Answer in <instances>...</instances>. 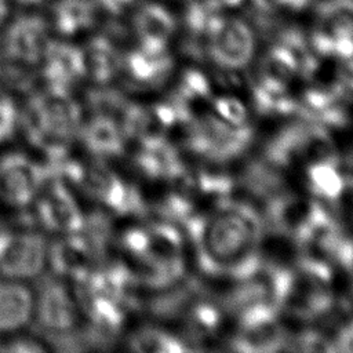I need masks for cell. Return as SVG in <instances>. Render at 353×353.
<instances>
[{
    "mask_svg": "<svg viewBox=\"0 0 353 353\" xmlns=\"http://www.w3.org/2000/svg\"><path fill=\"white\" fill-rule=\"evenodd\" d=\"M85 146L98 157L120 156L124 149V134L120 123L110 114H97L83 120L80 134Z\"/></svg>",
    "mask_w": 353,
    "mask_h": 353,
    "instance_id": "cell-14",
    "label": "cell"
},
{
    "mask_svg": "<svg viewBox=\"0 0 353 353\" xmlns=\"http://www.w3.org/2000/svg\"><path fill=\"white\" fill-rule=\"evenodd\" d=\"M347 273H350V274H352V279H353V262H352V265H350V268H349Z\"/></svg>",
    "mask_w": 353,
    "mask_h": 353,
    "instance_id": "cell-35",
    "label": "cell"
},
{
    "mask_svg": "<svg viewBox=\"0 0 353 353\" xmlns=\"http://www.w3.org/2000/svg\"><path fill=\"white\" fill-rule=\"evenodd\" d=\"M8 15V4L7 0H0V26L6 22Z\"/></svg>",
    "mask_w": 353,
    "mask_h": 353,
    "instance_id": "cell-33",
    "label": "cell"
},
{
    "mask_svg": "<svg viewBox=\"0 0 353 353\" xmlns=\"http://www.w3.org/2000/svg\"><path fill=\"white\" fill-rule=\"evenodd\" d=\"M313 0H273V6L276 11L285 12H302L306 11Z\"/></svg>",
    "mask_w": 353,
    "mask_h": 353,
    "instance_id": "cell-30",
    "label": "cell"
},
{
    "mask_svg": "<svg viewBox=\"0 0 353 353\" xmlns=\"http://www.w3.org/2000/svg\"><path fill=\"white\" fill-rule=\"evenodd\" d=\"M28 117L34 137L52 149L69 143L80 134L83 124L81 109L69 95V91L50 87L32 98L28 106Z\"/></svg>",
    "mask_w": 353,
    "mask_h": 353,
    "instance_id": "cell-3",
    "label": "cell"
},
{
    "mask_svg": "<svg viewBox=\"0 0 353 353\" xmlns=\"http://www.w3.org/2000/svg\"><path fill=\"white\" fill-rule=\"evenodd\" d=\"M287 334L277 320L255 327L239 328L230 339V349L237 352H276L283 350Z\"/></svg>",
    "mask_w": 353,
    "mask_h": 353,
    "instance_id": "cell-19",
    "label": "cell"
},
{
    "mask_svg": "<svg viewBox=\"0 0 353 353\" xmlns=\"http://www.w3.org/2000/svg\"><path fill=\"white\" fill-rule=\"evenodd\" d=\"M48 350H50V346L33 335H25V334L17 332L12 335H7V338L4 339H0V352L23 353V352H48Z\"/></svg>",
    "mask_w": 353,
    "mask_h": 353,
    "instance_id": "cell-27",
    "label": "cell"
},
{
    "mask_svg": "<svg viewBox=\"0 0 353 353\" xmlns=\"http://www.w3.org/2000/svg\"><path fill=\"white\" fill-rule=\"evenodd\" d=\"M121 245L130 255L135 256L138 261L148 255L152 245V237L148 228L127 229L121 236Z\"/></svg>",
    "mask_w": 353,
    "mask_h": 353,
    "instance_id": "cell-26",
    "label": "cell"
},
{
    "mask_svg": "<svg viewBox=\"0 0 353 353\" xmlns=\"http://www.w3.org/2000/svg\"><path fill=\"white\" fill-rule=\"evenodd\" d=\"M40 66L50 88L69 91L79 80L85 79L83 50L68 41L51 40Z\"/></svg>",
    "mask_w": 353,
    "mask_h": 353,
    "instance_id": "cell-11",
    "label": "cell"
},
{
    "mask_svg": "<svg viewBox=\"0 0 353 353\" xmlns=\"http://www.w3.org/2000/svg\"><path fill=\"white\" fill-rule=\"evenodd\" d=\"M77 234L79 233L61 236L62 239L57 244H50L48 265H54L62 277L90 274L88 265L92 254L91 247Z\"/></svg>",
    "mask_w": 353,
    "mask_h": 353,
    "instance_id": "cell-17",
    "label": "cell"
},
{
    "mask_svg": "<svg viewBox=\"0 0 353 353\" xmlns=\"http://www.w3.org/2000/svg\"><path fill=\"white\" fill-rule=\"evenodd\" d=\"M208 58L223 70L247 66L256 50L254 28L234 14H223L204 37Z\"/></svg>",
    "mask_w": 353,
    "mask_h": 353,
    "instance_id": "cell-5",
    "label": "cell"
},
{
    "mask_svg": "<svg viewBox=\"0 0 353 353\" xmlns=\"http://www.w3.org/2000/svg\"><path fill=\"white\" fill-rule=\"evenodd\" d=\"M34 319L47 331L70 332L83 320L81 301L63 280H51L34 292Z\"/></svg>",
    "mask_w": 353,
    "mask_h": 353,
    "instance_id": "cell-7",
    "label": "cell"
},
{
    "mask_svg": "<svg viewBox=\"0 0 353 353\" xmlns=\"http://www.w3.org/2000/svg\"><path fill=\"white\" fill-rule=\"evenodd\" d=\"M178 21L174 12L159 1L142 4L134 17V29L138 41L168 44L176 33Z\"/></svg>",
    "mask_w": 353,
    "mask_h": 353,
    "instance_id": "cell-15",
    "label": "cell"
},
{
    "mask_svg": "<svg viewBox=\"0 0 353 353\" xmlns=\"http://www.w3.org/2000/svg\"><path fill=\"white\" fill-rule=\"evenodd\" d=\"M87 176L90 181V190L109 210L121 215L145 211L139 192L113 171L97 168Z\"/></svg>",
    "mask_w": 353,
    "mask_h": 353,
    "instance_id": "cell-13",
    "label": "cell"
},
{
    "mask_svg": "<svg viewBox=\"0 0 353 353\" xmlns=\"http://www.w3.org/2000/svg\"><path fill=\"white\" fill-rule=\"evenodd\" d=\"M172 63L168 46L138 41V46L123 57L121 69L139 87H154L165 81Z\"/></svg>",
    "mask_w": 353,
    "mask_h": 353,
    "instance_id": "cell-10",
    "label": "cell"
},
{
    "mask_svg": "<svg viewBox=\"0 0 353 353\" xmlns=\"http://www.w3.org/2000/svg\"><path fill=\"white\" fill-rule=\"evenodd\" d=\"M172 94L192 109L193 103L210 99V81L205 74L201 73L199 69L189 68L181 74L178 87Z\"/></svg>",
    "mask_w": 353,
    "mask_h": 353,
    "instance_id": "cell-23",
    "label": "cell"
},
{
    "mask_svg": "<svg viewBox=\"0 0 353 353\" xmlns=\"http://www.w3.org/2000/svg\"><path fill=\"white\" fill-rule=\"evenodd\" d=\"M51 43L50 26L39 15L26 14L14 19L4 34V51L17 63L40 65Z\"/></svg>",
    "mask_w": 353,
    "mask_h": 353,
    "instance_id": "cell-9",
    "label": "cell"
},
{
    "mask_svg": "<svg viewBox=\"0 0 353 353\" xmlns=\"http://www.w3.org/2000/svg\"><path fill=\"white\" fill-rule=\"evenodd\" d=\"M128 347L135 352L179 353L192 350L188 342L154 327H142L128 338Z\"/></svg>",
    "mask_w": 353,
    "mask_h": 353,
    "instance_id": "cell-22",
    "label": "cell"
},
{
    "mask_svg": "<svg viewBox=\"0 0 353 353\" xmlns=\"http://www.w3.org/2000/svg\"><path fill=\"white\" fill-rule=\"evenodd\" d=\"M95 17L94 0H59L52 11L54 28L66 37L90 30L95 23Z\"/></svg>",
    "mask_w": 353,
    "mask_h": 353,
    "instance_id": "cell-18",
    "label": "cell"
},
{
    "mask_svg": "<svg viewBox=\"0 0 353 353\" xmlns=\"http://www.w3.org/2000/svg\"><path fill=\"white\" fill-rule=\"evenodd\" d=\"M46 178L40 164L30 156L8 152L0 156V200L22 208L33 204Z\"/></svg>",
    "mask_w": 353,
    "mask_h": 353,
    "instance_id": "cell-8",
    "label": "cell"
},
{
    "mask_svg": "<svg viewBox=\"0 0 353 353\" xmlns=\"http://www.w3.org/2000/svg\"><path fill=\"white\" fill-rule=\"evenodd\" d=\"M33 205L41 226L51 233L74 234L85 226V214L74 192L63 181L46 178Z\"/></svg>",
    "mask_w": 353,
    "mask_h": 353,
    "instance_id": "cell-6",
    "label": "cell"
},
{
    "mask_svg": "<svg viewBox=\"0 0 353 353\" xmlns=\"http://www.w3.org/2000/svg\"><path fill=\"white\" fill-rule=\"evenodd\" d=\"M331 345L332 352H353V320L339 328Z\"/></svg>",
    "mask_w": 353,
    "mask_h": 353,
    "instance_id": "cell-28",
    "label": "cell"
},
{
    "mask_svg": "<svg viewBox=\"0 0 353 353\" xmlns=\"http://www.w3.org/2000/svg\"><path fill=\"white\" fill-rule=\"evenodd\" d=\"M265 223L245 201L222 199L211 214H204L190 241L199 268L210 276H229L236 281L254 276L263 265L258 251Z\"/></svg>",
    "mask_w": 353,
    "mask_h": 353,
    "instance_id": "cell-1",
    "label": "cell"
},
{
    "mask_svg": "<svg viewBox=\"0 0 353 353\" xmlns=\"http://www.w3.org/2000/svg\"><path fill=\"white\" fill-rule=\"evenodd\" d=\"M34 319V291L26 281L0 280V336L21 332Z\"/></svg>",
    "mask_w": 353,
    "mask_h": 353,
    "instance_id": "cell-12",
    "label": "cell"
},
{
    "mask_svg": "<svg viewBox=\"0 0 353 353\" xmlns=\"http://www.w3.org/2000/svg\"><path fill=\"white\" fill-rule=\"evenodd\" d=\"M214 7H216L222 12H232L240 8L247 0H208Z\"/></svg>",
    "mask_w": 353,
    "mask_h": 353,
    "instance_id": "cell-32",
    "label": "cell"
},
{
    "mask_svg": "<svg viewBox=\"0 0 353 353\" xmlns=\"http://www.w3.org/2000/svg\"><path fill=\"white\" fill-rule=\"evenodd\" d=\"M97 6L103 8L105 11H109L112 14H121L127 8H130L134 3V0H94Z\"/></svg>",
    "mask_w": 353,
    "mask_h": 353,
    "instance_id": "cell-31",
    "label": "cell"
},
{
    "mask_svg": "<svg viewBox=\"0 0 353 353\" xmlns=\"http://www.w3.org/2000/svg\"><path fill=\"white\" fill-rule=\"evenodd\" d=\"M23 6H36V4H40L43 0H15Z\"/></svg>",
    "mask_w": 353,
    "mask_h": 353,
    "instance_id": "cell-34",
    "label": "cell"
},
{
    "mask_svg": "<svg viewBox=\"0 0 353 353\" xmlns=\"http://www.w3.org/2000/svg\"><path fill=\"white\" fill-rule=\"evenodd\" d=\"M182 317H185L186 336L193 343L218 334L223 321L219 305L208 301L205 295L199 298Z\"/></svg>",
    "mask_w": 353,
    "mask_h": 353,
    "instance_id": "cell-21",
    "label": "cell"
},
{
    "mask_svg": "<svg viewBox=\"0 0 353 353\" xmlns=\"http://www.w3.org/2000/svg\"><path fill=\"white\" fill-rule=\"evenodd\" d=\"M50 243L41 230H0V276L28 281L48 266Z\"/></svg>",
    "mask_w": 353,
    "mask_h": 353,
    "instance_id": "cell-4",
    "label": "cell"
},
{
    "mask_svg": "<svg viewBox=\"0 0 353 353\" xmlns=\"http://www.w3.org/2000/svg\"><path fill=\"white\" fill-rule=\"evenodd\" d=\"M214 113L222 120L228 121L232 125L240 127L248 124V112L244 103L232 95L218 97L212 101Z\"/></svg>",
    "mask_w": 353,
    "mask_h": 353,
    "instance_id": "cell-25",
    "label": "cell"
},
{
    "mask_svg": "<svg viewBox=\"0 0 353 353\" xmlns=\"http://www.w3.org/2000/svg\"><path fill=\"white\" fill-rule=\"evenodd\" d=\"M85 65V77L94 83L106 84L123 68V57L117 47L103 36H95L81 48Z\"/></svg>",
    "mask_w": 353,
    "mask_h": 353,
    "instance_id": "cell-16",
    "label": "cell"
},
{
    "mask_svg": "<svg viewBox=\"0 0 353 353\" xmlns=\"http://www.w3.org/2000/svg\"><path fill=\"white\" fill-rule=\"evenodd\" d=\"M336 83L345 91L353 92V58L342 59L336 70Z\"/></svg>",
    "mask_w": 353,
    "mask_h": 353,
    "instance_id": "cell-29",
    "label": "cell"
},
{
    "mask_svg": "<svg viewBox=\"0 0 353 353\" xmlns=\"http://www.w3.org/2000/svg\"><path fill=\"white\" fill-rule=\"evenodd\" d=\"M19 106L7 94L0 92V145L10 142L19 130Z\"/></svg>",
    "mask_w": 353,
    "mask_h": 353,
    "instance_id": "cell-24",
    "label": "cell"
},
{
    "mask_svg": "<svg viewBox=\"0 0 353 353\" xmlns=\"http://www.w3.org/2000/svg\"><path fill=\"white\" fill-rule=\"evenodd\" d=\"M307 185L317 199L339 200L346 189V178L341 171V161L317 160L307 165Z\"/></svg>",
    "mask_w": 353,
    "mask_h": 353,
    "instance_id": "cell-20",
    "label": "cell"
},
{
    "mask_svg": "<svg viewBox=\"0 0 353 353\" xmlns=\"http://www.w3.org/2000/svg\"><path fill=\"white\" fill-rule=\"evenodd\" d=\"M250 124L232 125L214 112L193 117L185 124V148L208 163H225L240 156L252 139Z\"/></svg>",
    "mask_w": 353,
    "mask_h": 353,
    "instance_id": "cell-2",
    "label": "cell"
}]
</instances>
